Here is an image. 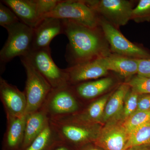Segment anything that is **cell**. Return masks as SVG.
<instances>
[{"mask_svg": "<svg viewBox=\"0 0 150 150\" xmlns=\"http://www.w3.org/2000/svg\"><path fill=\"white\" fill-rule=\"evenodd\" d=\"M111 78H103L96 81H88L71 86L80 99L90 101L102 94L113 84Z\"/></svg>", "mask_w": 150, "mask_h": 150, "instance_id": "cell-17", "label": "cell"}, {"mask_svg": "<svg viewBox=\"0 0 150 150\" xmlns=\"http://www.w3.org/2000/svg\"><path fill=\"white\" fill-rule=\"evenodd\" d=\"M150 144V121L138 127L129 135L124 150L136 146Z\"/></svg>", "mask_w": 150, "mask_h": 150, "instance_id": "cell-22", "label": "cell"}, {"mask_svg": "<svg viewBox=\"0 0 150 150\" xmlns=\"http://www.w3.org/2000/svg\"><path fill=\"white\" fill-rule=\"evenodd\" d=\"M35 69L56 89L70 86L65 69H60L53 61L50 48L31 51L25 56Z\"/></svg>", "mask_w": 150, "mask_h": 150, "instance_id": "cell-8", "label": "cell"}, {"mask_svg": "<svg viewBox=\"0 0 150 150\" xmlns=\"http://www.w3.org/2000/svg\"><path fill=\"white\" fill-rule=\"evenodd\" d=\"M97 14L116 28L124 26L131 20L134 6L127 0L84 1Z\"/></svg>", "mask_w": 150, "mask_h": 150, "instance_id": "cell-7", "label": "cell"}, {"mask_svg": "<svg viewBox=\"0 0 150 150\" xmlns=\"http://www.w3.org/2000/svg\"><path fill=\"white\" fill-rule=\"evenodd\" d=\"M130 88L138 94H150V78L137 74L127 83Z\"/></svg>", "mask_w": 150, "mask_h": 150, "instance_id": "cell-26", "label": "cell"}, {"mask_svg": "<svg viewBox=\"0 0 150 150\" xmlns=\"http://www.w3.org/2000/svg\"><path fill=\"white\" fill-rule=\"evenodd\" d=\"M49 121L42 109L26 115L24 141L21 149L28 146L41 133Z\"/></svg>", "mask_w": 150, "mask_h": 150, "instance_id": "cell-19", "label": "cell"}, {"mask_svg": "<svg viewBox=\"0 0 150 150\" xmlns=\"http://www.w3.org/2000/svg\"><path fill=\"white\" fill-rule=\"evenodd\" d=\"M49 121L61 140L73 146L95 142L98 134L94 124L84 123L70 116Z\"/></svg>", "mask_w": 150, "mask_h": 150, "instance_id": "cell-5", "label": "cell"}, {"mask_svg": "<svg viewBox=\"0 0 150 150\" xmlns=\"http://www.w3.org/2000/svg\"><path fill=\"white\" fill-rule=\"evenodd\" d=\"M100 27L113 54L136 59H150L147 51L129 41L118 28L100 18Z\"/></svg>", "mask_w": 150, "mask_h": 150, "instance_id": "cell-9", "label": "cell"}, {"mask_svg": "<svg viewBox=\"0 0 150 150\" xmlns=\"http://www.w3.org/2000/svg\"><path fill=\"white\" fill-rule=\"evenodd\" d=\"M38 9L42 18L54 10L61 0H35Z\"/></svg>", "mask_w": 150, "mask_h": 150, "instance_id": "cell-28", "label": "cell"}, {"mask_svg": "<svg viewBox=\"0 0 150 150\" xmlns=\"http://www.w3.org/2000/svg\"><path fill=\"white\" fill-rule=\"evenodd\" d=\"M60 141L62 140L49 121L41 133L28 146L21 150H50Z\"/></svg>", "mask_w": 150, "mask_h": 150, "instance_id": "cell-21", "label": "cell"}, {"mask_svg": "<svg viewBox=\"0 0 150 150\" xmlns=\"http://www.w3.org/2000/svg\"><path fill=\"white\" fill-rule=\"evenodd\" d=\"M130 86L127 83L120 86L108 100L101 121L104 122L118 121L123 110L124 100Z\"/></svg>", "mask_w": 150, "mask_h": 150, "instance_id": "cell-18", "label": "cell"}, {"mask_svg": "<svg viewBox=\"0 0 150 150\" xmlns=\"http://www.w3.org/2000/svg\"><path fill=\"white\" fill-rule=\"evenodd\" d=\"M21 21L14 12L7 6L0 2V25L5 28Z\"/></svg>", "mask_w": 150, "mask_h": 150, "instance_id": "cell-27", "label": "cell"}, {"mask_svg": "<svg viewBox=\"0 0 150 150\" xmlns=\"http://www.w3.org/2000/svg\"><path fill=\"white\" fill-rule=\"evenodd\" d=\"M131 20L137 23L150 22V0H140L133 9Z\"/></svg>", "mask_w": 150, "mask_h": 150, "instance_id": "cell-25", "label": "cell"}, {"mask_svg": "<svg viewBox=\"0 0 150 150\" xmlns=\"http://www.w3.org/2000/svg\"><path fill=\"white\" fill-rule=\"evenodd\" d=\"M126 150H150V144L136 146L129 148Z\"/></svg>", "mask_w": 150, "mask_h": 150, "instance_id": "cell-32", "label": "cell"}, {"mask_svg": "<svg viewBox=\"0 0 150 150\" xmlns=\"http://www.w3.org/2000/svg\"><path fill=\"white\" fill-rule=\"evenodd\" d=\"M84 149H85L84 150H100L96 149V148L91 147H87L84 148Z\"/></svg>", "mask_w": 150, "mask_h": 150, "instance_id": "cell-33", "label": "cell"}, {"mask_svg": "<svg viewBox=\"0 0 150 150\" xmlns=\"http://www.w3.org/2000/svg\"><path fill=\"white\" fill-rule=\"evenodd\" d=\"M2 150H21L25 135L26 115L22 118L7 117Z\"/></svg>", "mask_w": 150, "mask_h": 150, "instance_id": "cell-15", "label": "cell"}, {"mask_svg": "<svg viewBox=\"0 0 150 150\" xmlns=\"http://www.w3.org/2000/svg\"><path fill=\"white\" fill-rule=\"evenodd\" d=\"M0 98L5 111L6 118H22L26 115L27 103L24 91L16 86L8 83L0 77Z\"/></svg>", "mask_w": 150, "mask_h": 150, "instance_id": "cell-10", "label": "cell"}, {"mask_svg": "<svg viewBox=\"0 0 150 150\" xmlns=\"http://www.w3.org/2000/svg\"><path fill=\"white\" fill-rule=\"evenodd\" d=\"M20 58L27 76L24 91L27 103L26 115L41 109L52 88L27 58Z\"/></svg>", "mask_w": 150, "mask_h": 150, "instance_id": "cell-4", "label": "cell"}, {"mask_svg": "<svg viewBox=\"0 0 150 150\" xmlns=\"http://www.w3.org/2000/svg\"><path fill=\"white\" fill-rule=\"evenodd\" d=\"M150 121V111H136L123 123L128 135L138 127Z\"/></svg>", "mask_w": 150, "mask_h": 150, "instance_id": "cell-24", "label": "cell"}, {"mask_svg": "<svg viewBox=\"0 0 150 150\" xmlns=\"http://www.w3.org/2000/svg\"><path fill=\"white\" fill-rule=\"evenodd\" d=\"M47 17L69 20L92 28L100 27V17L82 0H61L54 10L44 18Z\"/></svg>", "mask_w": 150, "mask_h": 150, "instance_id": "cell-6", "label": "cell"}, {"mask_svg": "<svg viewBox=\"0 0 150 150\" xmlns=\"http://www.w3.org/2000/svg\"><path fill=\"white\" fill-rule=\"evenodd\" d=\"M8 37L0 51L1 66L15 57L26 56L31 51L33 28L21 21L5 28Z\"/></svg>", "mask_w": 150, "mask_h": 150, "instance_id": "cell-2", "label": "cell"}, {"mask_svg": "<svg viewBox=\"0 0 150 150\" xmlns=\"http://www.w3.org/2000/svg\"><path fill=\"white\" fill-rule=\"evenodd\" d=\"M71 86L102 77L108 71L101 62L100 58L68 67L65 69Z\"/></svg>", "mask_w": 150, "mask_h": 150, "instance_id": "cell-11", "label": "cell"}, {"mask_svg": "<svg viewBox=\"0 0 150 150\" xmlns=\"http://www.w3.org/2000/svg\"><path fill=\"white\" fill-rule=\"evenodd\" d=\"M79 100L71 86L52 88L41 109L49 120L59 119L82 110Z\"/></svg>", "mask_w": 150, "mask_h": 150, "instance_id": "cell-3", "label": "cell"}, {"mask_svg": "<svg viewBox=\"0 0 150 150\" xmlns=\"http://www.w3.org/2000/svg\"><path fill=\"white\" fill-rule=\"evenodd\" d=\"M128 137L123 123L112 121L100 131L95 142L105 150H124Z\"/></svg>", "mask_w": 150, "mask_h": 150, "instance_id": "cell-12", "label": "cell"}, {"mask_svg": "<svg viewBox=\"0 0 150 150\" xmlns=\"http://www.w3.org/2000/svg\"><path fill=\"white\" fill-rule=\"evenodd\" d=\"M137 74L150 78V58L139 59V69Z\"/></svg>", "mask_w": 150, "mask_h": 150, "instance_id": "cell-29", "label": "cell"}, {"mask_svg": "<svg viewBox=\"0 0 150 150\" xmlns=\"http://www.w3.org/2000/svg\"><path fill=\"white\" fill-rule=\"evenodd\" d=\"M73 146L62 141L56 142L50 150H73Z\"/></svg>", "mask_w": 150, "mask_h": 150, "instance_id": "cell-31", "label": "cell"}, {"mask_svg": "<svg viewBox=\"0 0 150 150\" xmlns=\"http://www.w3.org/2000/svg\"><path fill=\"white\" fill-rule=\"evenodd\" d=\"M63 22L64 34L69 41L65 56L68 67L111 54L99 27H87L69 20L63 19Z\"/></svg>", "mask_w": 150, "mask_h": 150, "instance_id": "cell-1", "label": "cell"}, {"mask_svg": "<svg viewBox=\"0 0 150 150\" xmlns=\"http://www.w3.org/2000/svg\"><path fill=\"white\" fill-rule=\"evenodd\" d=\"M64 33L63 19L45 18L33 28L31 51L50 48L49 45L53 38Z\"/></svg>", "mask_w": 150, "mask_h": 150, "instance_id": "cell-13", "label": "cell"}, {"mask_svg": "<svg viewBox=\"0 0 150 150\" xmlns=\"http://www.w3.org/2000/svg\"><path fill=\"white\" fill-rule=\"evenodd\" d=\"M139 96L137 111H150V94Z\"/></svg>", "mask_w": 150, "mask_h": 150, "instance_id": "cell-30", "label": "cell"}, {"mask_svg": "<svg viewBox=\"0 0 150 150\" xmlns=\"http://www.w3.org/2000/svg\"><path fill=\"white\" fill-rule=\"evenodd\" d=\"M1 2L13 11L21 21L33 28L43 19L35 0H3Z\"/></svg>", "mask_w": 150, "mask_h": 150, "instance_id": "cell-14", "label": "cell"}, {"mask_svg": "<svg viewBox=\"0 0 150 150\" xmlns=\"http://www.w3.org/2000/svg\"><path fill=\"white\" fill-rule=\"evenodd\" d=\"M110 94L93 100L79 112L70 117L84 123L95 124L101 121Z\"/></svg>", "mask_w": 150, "mask_h": 150, "instance_id": "cell-20", "label": "cell"}, {"mask_svg": "<svg viewBox=\"0 0 150 150\" xmlns=\"http://www.w3.org/2000/svg\"><path fill=\"white\" fill-rule=\"evenodd\" d=\"M100 59L108 71H113L124 77L138 74L139 59L110 54Z\"/></svg>", "mask_w": 150, "mask_h": 150, "instance_id": "cell-16", "label": "cell"}, {"mask_svg": "<svg viewBox=\"0 0 150 150\" xmlns=\"http://www.w3.org/2000/svg\"><path fill=\"white\" fill-rule=\"evenodd\" d=\"M139 95L132 90H129L124 100L123 110L118 121L124 123L137 111Z\"/></svg>", "mask_w": 150, "mask_h": 150, "instance_id": "cell-23", "label": "cell"}]
</instances>
